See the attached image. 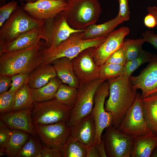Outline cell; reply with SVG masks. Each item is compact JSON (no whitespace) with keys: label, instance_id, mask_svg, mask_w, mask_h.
<instances>
[{"label":"cell","instance_id":"obj_33","mask_svg":"<svg viewBox=\"0 0 157 157\" xmlns=\"http://www.w3.org/2000/svg\"><path fill=\"white\" fill-rule=\"evenodd\" d=\"M124 66L114 64H104L99 66V78L106 80L124 74Z\"/></svg>","mask_w":157,"mask_h":157},{"label":"cell","instance_id":"obj_23","mask_svg":"<svg viewBox=\"0 0 157 157\" xmlns=\"http://www.w3.org/2000/svg\"><path fill=\"white\" fill-rule=\"evenodd\" d=\"M123 22L118 15L115 18L103 24H95L90 25L83 32V39L86 40L107 37L117 26Z\"/></svg>","mask_w":157,"mask_h":157},{"label":"cell","instance_id":"obj_46","mask_svg":"<svg viewBox=\"0 0 157 157\" xmlns=\"http://www.w3.org/2000/svg\"><path fill=\"white\" fill-rule=\"evenodd\" d=\"M147 11L152 14L155 17L157 26V7L155 6H149L148 7Z\"/></svg>","mask_w":157,"mask_h":157},{"label":"cell","instance_id":"obj_29","mask_svg":"<svg viewBox=\"0 0 157 157\" xmlns=\"http://www.w3.org/2000/svg\"><path fill=\"white\" fill-rule=\"evenodd\" d=\"M63 157H86V148L71 136L60 149Z\"/></svg>","mask_w":157,"mask_h":157},{"label":"cell","instance_id":"obj_3","mask_svg":"<svg viewBox=\"0 0 157 157\" xmlns=\"http://www.w3.org/2000/svg\"><path fill=\"white\" fill-rule=\"evenodd\" d=\"M83 31L72 33L55 47L41 49L42 62L40 66L51 64L54 60L63 57L72 59L85 49L99 47L106 38L100 37L83 39Z\"/></svg>","mask_w":157,"mask_h":157},{"label":"cell","instance_id":"obj_15","mask_svg":"<svg viewBox=\"0 0 157 157\" xmlns=\"http://www.w3.org/2000/svg\"><path fill=\"white\" fill-rule=\"evenodd\" d=\"M67 4L65 0H38L27 2L22 8L34 18L44 20L61 13Z\"/></svg>","mask_w":157,"mask_h":157},{"label":"cell","instance_id":"obj_30","mask_svg":"<svg viewBox=\"0 0 157 157\" xmlns=\"http://www.w3.org/2000/svg\"><path fill=\"white\" fill-rule=\"evenodd\" d=\"M144 42L143 38L124 40L123 46L126 53V62L135 59L140 55L143 50L142 45Z\"/></svg>","mask_w":157,"mask_h":157},{"label":"cell","instance_id":"obj_9","mask_svg":"<svg viewBox=\"0 0 157 157\" xmlns=\"http://www.w3.org/2000/svg\"><path fill=\"white\" fill-rule=\"evenodd\" d=\"M117 129L121 132L134 138L152 132L144 117L140 94L137 93L134 103Z\"/></svg>","mask_w":157,"mask_h":157},{"label":"cell","instance_id":"obj_24","mask_svg":"<svg viewBox=\"0 0 157 157\" xmlns=\"http://www.w3.org/2000/svg\"><path fill=\"white\" fill-rule=\"evenodd\" d=\"M35 102L32 89L26 83L15 92L11 112L32 108Z\"/></svg>","mask_w":157,"mask_h":157},{"label":"cell","instance_id":"obj_42","mask_svg":"<svg viewBox=\"0 0 157 157\" xmlns=\"http://www.w3.org/2000/svg\"><path fill=\"white\" fill-rule=\"evenodd\" d=\"M12 82V76H0V93L8 91L11 87Z\"/></svg>","mask_w":157,"mask_h":157},{"label":"cell","instance_id":"obj_32","mask_svg":"<svg viewBox=\"0 0 157 157\" xmlns=\"http://www.w3.org/2000/svg\"><path fill=\"white\" fill-rule=\"evenodd\" d=\"M153 54L145 50H142L140 55L137 58L126 62L124 65V74L129 77L131 74L143 64L150 62Z\"/></svg>","mask_w":157,"mask_h":157},{"label":"cell","instance_id":"obj_47","mask_svg":"<svg viewBox=\"0 0 157 157\" xmlns=\"http://www.w3.org/2000/svg\"><path fill=\"white\" fill-rule=\"evenodd\" d=\"M150 157H157V146L155 148L153 151Z\"/></svg>","mask_w":157,"mask_h":157},{"label":"cell","instance_id":"obj_7","mask_svg":"<svg viewBox=\"0 0 157 157\" xmlns=\"http://www.w3.org/2000/svg\"><path fill=\"white\" fill-rule=\"evenodd\" d=\"M106 81L99 78L88 83L80 84L77 88L76 101L72 108L67 123L69 128L91 114L97 90L99 86Z\"/></svg>","mask_w":157,"mask_h":157},{"label":"cell","instance_id":"obj_16","mask_svg":"<svg viewBox=\"0 0 157 157\" xmlns=\"http://www.w3.org/2000/svg\"><path fill=\"white\" fill-rule=\"evenodd\" d=\"M130 30L127 27L122 26L111 33L100 46L94 48V58L98 65L105 63L109 56L122 46L124 38Z\"/></svg>","mask_w":157,"mask_h":157},{"label":"cell","instance_id":"obj_37","mask_svg":"<svg viewBox=\"0 0 157 157\" xmlns=\"http://www.w3.org/2000/svg\"><path fill=\"white\" fill-rule=\"evenodd\" d=\"M29 74L28 73H20L12 76V82L9 90L15 93L24 85L28 83Z\"/></svg>","mask_w":157,"mask_h":157},{"label":"cell","instance_id":"obj_27","mask_svg":"<svg viewBox=\"0 0 157 157\" xmlns=\"http://www.w3.org/2000/svg\"><path fill=\"white\" fill-rule=\"evenodd\" d=\"M28 133L22 131L11 130L9 142L5 148L6 155L16 157L29 138Z\"/></svg>","mask_w":157,"mask_h":157},{"label":"cell","instance_id":"obj_31","mask_svg":"<svg viewBox=\"0 0 157 157\" xmlns=\"http://www.w3.org/2000/svg\"><path fill=\"white\" fill-rule=\"evenodd\" d=\"M33 136L29 137L16 157H36L41 153L43 147Z\"/></svg>","mask_w":157,"mask_h":157},{"label":"cell","instance_id":"obj_5","mask_svg":"<svg viewBox=\"0 0 157 157\" xmlns=\"http://www.w3.org/2000/svg\"><path fill=\"white\" fill-rule=\"evenodd\" d=\"M44 20L34 18L19 6L13 13L0 30V46L32 29L42 31Z\"/></svg>","mask_w":157,"mask_h":157},{"label":"cell","instance_id":"obj_41","mask_svg":"<svg viewBox=\"0 0 157 157\" xmlns=\"http://www.w3.org/2000/svg\"><path fill=\"white\" fill-rule=\"evenodd\" d=\"M145 42L151 44L157 50V34L153 31L147 30L142 33Z\"/></svg>","mask_w":157,"mask_h":157},{"label":"cell","instance_id":"obj_14","mask_svg":"<svg viewBox=\"0 0 157 157\" xmlns=\"http://www.w3.org/2000/svg\"><path fill=\"white\" fill-rule=\"evenodd\" d=\"M129 78L133 87L142 92V99L157 95V55L153 54L148 65L140 74Z\"/></svg>","mask_w":157,"mask_h":157},{"label":"cell","instance_id":"obj_38","mask_svg":"<svg viewBox=\"0 0 157 157\" xmlns=\"http://www.w3.org/2000/svg\"><path fill=\"white\" fill-rule=\"evenodd\" d=\"M119 11L118 15L124 21H128L130 19V12L129 9L128 0H118Z\"/></svg>","mask_w":157,"mask_h":157},{"label":"cell","instance_id":"obj_26","mask_svg":"<svg viewBox=\"0 0 157 157\" xmlns=\"http://www.w3.org/2000/svg\"><path fill=\"white\" fill-rule=\"evenodd\" d=\"M62 82L57 76L52 78L46 84L36 89H32L34 101L41 102L54 98L60 85Z\"/></svg>","mask_w":157,"mask_h":157},{"label":"cell","instance_id":"obj_40","mask_svg":"<svg viewBox=\"0 0 157 157\" xmlns=\"http://www.w3.org/2000/svg\"><path fill=\"white\" fill-rule=\"evenodd\" d=\"M42 157H61L60 149L56 147H43L41 152Z\"/></svg>","mask_w":157,"mask_h":157},{"label":"cell","instance_id":"obj_13","mask_svg":"<svg viewBox=\"0 0 157 157\" xmlns=\"http://www.w3.org/2000/svg\"><path fill=\"white\" fill-rule=\"evenodd\" d=\"M35 127L36 134L48 147L60 149L70 135L71 128L65 122L36 125Z\"/></svg>","mask_w":157,"mask_h":157},{"label":"cell","instance_id":"obj_8","mask_svg":"<svg viewBox=\"0 0 157 157\" xmlns=\"http://www.w3.org/2000/svg\"><path fill=\"white\" fill-rule=\"evenodd\" d=\"M71 27L61 13L53 18L44 20L42 31V49L53 48L59 45L73 33L82 32Z\"/></svg>","mask_w":157,"mask_h":157},{"label":"cell","instance_id":"obj_21","mask_svg":"<svg viewBox=\"0 0 157 157\" xmlns=\"http://www.w3.org/2000/svg\"><path fill=\"white\" fill-rule=\"evenodd\" d=\"M157 146V135L152 132L134 138L131 157H150Z\"/></svg>","mask_w":157,"mask_h":157},{"label":"cell","instance_id":"obj_6","mask_svg":"<svg viewBox=\"0 0 157 157\" xmlns=\"http://www.w3.org/2000/svg\"><path fill=\"white\" fill-rule=\"evenodd\" d=\"M72 108L54 99L41 102H35L31 111L33 124L35 126L67 123Z\"/></svg>","mask_w":157,"mask_h":157},{"label":"cell","instance_id":"obj_35","mask_svg":"<svg viewBox=\"0 0 157 157\" xmlns=\"http://www.w3.org/2000/svg\"><path fill=\"white\" fill-rule=\"evenodd\" d=\"M18 7L17 2L13 0L0 8V27H1Z\"/></svg>","mask_w":157,"mask_h":157},{"label":"cell","instance_id":"obj_22","mask_svg":"<svg viewBox=\"0 0 157 157\" xmlns=\"http://www.w3.org/2000/svg\"><path fill=\"white\" fill-rule=\"evenodd\" d=\"M56 76V71L52 64L40 66L29 74L28 83L32 89H36L44 85Z\"/></svg>","mask_w":157,"mask_h":157},{"label":"cell","instance_id":"obj_12","mask_svg":"<svg viewBox=\"0 0 157 157\" xmlns=\"http://www.w3.org/2000/svg\"><path fill=\"white\" fill-rule=\"evenodd\" d=\"M94 48L84 50L72 59L80 84L88 83L99 78V66L94 60Z\"/></svg>","mask_w":157,"mask_h":157},{"label":"cell","instance_id":"obj_4","mask_svg":"<svg viewBox=\"0 0 157 157\" xmlns=\"http://www.w3.org/2000/svg\"><path fill=\"white\" fill-rule=\"evenodd\" d=\"M101 12L98 0H69L61 13L71 27L84 30L97 22Z\"/></svg>","mask_w":157,"mask_h":157},{"label":"cell","instance_id":"obj_28","mask_svg":"<svg viewBox=\"0 0 157 157\" xmlns=\"http://www.w3.org/2000/svg\"><path fill=\"white\" fill-rule=\"evenodd\" d=\"M77 96V88L62 83L59 86L54 99L66 106L73 107Z\"/></svg>","mask_w":157,"mask_h":157},{"label":"cell","instance_id":"obj_20","mask_svg":"<svg viewBox=\"0 0 157 157\" xmlns=\"http://www.w3.org/2000/svg\"><path fill=\"white\" fill-rule=\"evenodd\" d=\"M51 64L56 71L57 76L63 83L78 88L80 83L75 74L72 59L63 57L54 60Z\"/></svg>","mask_w":157,"mask_h":157},{"label":"cell","instance_id":"obj_1","mask_svg":"<svg viewBox=\"0 0 157 157\" xmlns=\"http://www.w3.org/2000/svg\"><path fill=\"white\" fill-rule=\"evenodd\" d=\"M109 98L105 106L112 114V126L117 129L137 96V89L132 86L129 77L125 74L108 80Z\"/></svg>","mask_w":157,"mask_h":157},{"label":"cell","instance_id":"obj_2","mask_svg":"<svg viewBox=\"0 0 157 157\" xmlns=\"http://www.w3.org/2000/svg\"><path fill=\"white\" fill-rule=\"evenodd\" d=\"M40 43L26 49L0 55V76L29 74L41 64Z\"/></svg>","mask_w":157,"mask_h":157},{"label":"cell","instance_id":"obj_49","mask_svg":"<svg viewBox=\"0 0 157 157\" xmlns=\"http://www.w3.org/2000/svg\"><path fill=\"white\" fill-rule=\"evenodd\" d=\"M21 1H26L27 2H34L38 0H19Z\"/></svg>","mask_w":157,"mask_h":157},{"label":"cell","instance_id":"obj_48","mask_svg":"<svg viewBox=\"0 0 157 157\" xmlns=\"http://www.w3.org/2000/svg\"><path fill=\"white\" fill-rule=\"evenodd\" d=\"M6 155L5 150L4 148H0V156Z\"/></svg>","mask_w":157,"mask_h":157},{"label":"cell","instance_id":"obj_10","mask_svg":"<svg viewBox=\"0 0 157 157\" xmlns=\"http://www.w3.org/2000/svg\"><path fill=\"white\" fill-rule=\"evenodd\" d=\"M107 157H131L134 138L124 134L112 126L102 135Z\"/></svg>","mask_w":157,"mask_h":157},{"label":"cell","instance_id":"obj_36","mask_svg":"<svg viewBox=\"0 0 157 157\" xmlns=\"http://www.w3.org/2000/svg\"><path fill=\"white\" fill-rule=\"evenodd\" d=\"M126 62V53L122 45L109 56L105 63L114 64L124 66Z\"/></svg>","mask_w":157,"mask_h":157},{"label":"cell","instance_id":"obj_34","mask_svg":"<svg viewBox=\"0 0 157 157\" xmlns=\"http://www.w3.org/2000/svg\"><path fill=\"white\" fill-rule=\"evenodd\" d=\"M15 93L8 90L0 94V113L11 111Z\"/></svg>","mask_w":157,"mask_h":157},{"label":"cell","instance_id":"obj_50","mask_svg":"<svg viewBox=\"0 0 157 157\" xmlns=\"http://www.w3.org/2000/svg\"><path fill=\"white\" fill-rule=\"evenodd\" d=\"M69 0H68V1H69Z\"/></svg>","mask_w":157,"mask_h":157},{"label":"cell","instance_id":"obj_39","mask_svg":"<svg viewBox=\"0 0 157 157\" xmlns=\"http://www.w3.org/2000/svg\"><path fill=\"white\" fill-rule=\"evenodd\" d=\"M11 130L7 125L0 127V147L5 148L10 139Z\"/></svg>","mask_w":157,"mask_h":157},{"label":"cell","instance_id":"obj_11","mask_svg":"<svg viewBox=\"0 0 157 157\" xmlns=\"http://www.w3.org/2000/svg\"><path fill=\"white\" fill-rule=\"evenodd\" d=\"M109 94L108 81L103 82L96 92L91 114L94 120L96 135L94 144H100L101 141L103 131L106 128L112 126L113 121L111 114L106 111L104 108L105 99Z\"/></svg>","mask_w":157,"mask_h":157},{"label":"cell","instance_id":"obj_45","mask_svg":"<svg viewBox=\"0 0 157 157\" xmlns=\"http://www.w3.org/2000/svg\"><path fill=\"white\" fill-rule=\"evenodd\" d=\"M95 145L100 154L101 157H107L103 140L102 139L101 142L100 144Z\"/></svg>","mask_w":157,"mask_h":157},{"label":"cell","instance_id":"obj_25","mask_svg":"<svg viewBox=\"0 0 157 157\" xmlns=\"http://www.w3.org/2000/svg\"><path fill=\"white\" fill-rule=\"evenodd\" d=\"M144 117L150 130L157 135V95L142 99Z\"/></svg>","mask_w":157,"mask_h":157},{"label":"cell","instance_id":"obj_43","mask_svg":"<svg viewBox=\"0 0 157 157\" xmlns=\"http://www.w3.org/2000/svg\"><path fill=\"white\" fill-rule=\"evenodd\" d=\"M144 23L147 27L154 28L156 26V22L155 17L151 14L149 13L144 17Z\"/></svg>","mask_w":157,"mask_h":157},{"label":"cell","instance_id":"obj_44","mask_svg":"<svg viewBox=\"0 0 157 157\" xmlns=\"http://www.w3.org/2000/svg\"><path fill=\"white\" fill-rule=\"evenodd\" d=\"M86 157H101L100 154L95 144L86 148Z\"/></svg>","mask_w":157,"mask_h":157},{"label":"cell","instance_id":"obj_18","mask_svg":"<svg viewBox=\"0 0 157 157\" xmlns=\"http://www.w3.org/2000/svg\"><path fill=\"white\" fill-rule=\"evenodd\" d=\"M70 135L86 148L94 144L96 127L91 114L72 126Z\"/></svg>","mask_w":157,"mask_h":157},{"label":"cell","instance_id":"obj_19","mask_svg":"<svg viewBox=\"0 0 157 157\" xmlns=\"http://www.w3.org/2000/svg\"><path fill=\"white\" fill-rule=\"evenodd\" d=\"M41 39L42 30L34 29L28 31L0 46V55L26 49L40 43Z\"/></svg>","mask_w":157,"mask_h":157},{"label":"cell","instance_id":"obj_17","mask_svg":"<svg viewBox=\"0 0 157 157\" xmlns=\"http://www.w3.org/2000/svg\"><path fill=\"white\" fill-rule=\"evenodd\" d=\"M32 108L1 113L0 120L4 122L11 130L22 131L36 136L37 134L32 118Z\"/></svg>","mask_w":157,"mask_h":157}]
</instances>
